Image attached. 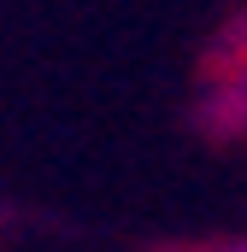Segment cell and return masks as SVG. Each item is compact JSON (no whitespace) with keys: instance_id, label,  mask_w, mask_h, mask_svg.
Masks as SVG:
<instances>
[{"instance_id":"cell-1","label":"cell","mask_w":247,"mask_h":252,"mask_svg":"<svg viewBox=\"0 0 247 252\" xmlns=\"http://www.w3.org/2000/svg\"><path fill=\"white\" fill-rule=\"evenodd\" d=\"M230 252H247V241H236V247H230Z\"/></svg>"},{"instance_id":"cell-2","label":"cell","mask_w":247,"mask_h":252,"mask_svg":"<svg viewBox=\"0 0 247 252\" xmlns=\"http://www.w3.org/2000/svg\"><path fill=\"white\" fill-rule=\"evenodd\" d=\"M218 252H230V247H218Z\"/></svg>"}]
</instances>
